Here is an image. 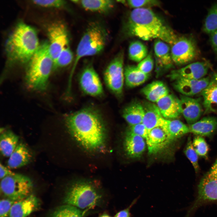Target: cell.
Wrapping results in <instances>:
<instances>
[{
  "mask_svg": "<svg viewBox=\"0 0 217 217\" xmlns=\"http://www.w3.org/2000/svg\"><path fill=\"white\" fill-rule=\"evenodd\" d=\"M179 99L181 114L189 125L199 120L203 112L201 99L181 95Z\"/></svg>",
  "mask_w": 217,
  "mask_h": 217,
  "instance_id": "14",
  "label": "cell"
},
{
  "mask_svg": "<svg viewBox=\"0 0 217 217\" xmlns=\"http://www.w3.org/2000/svg\"><path fill=\"white\" fill-rule=\"evenodd\" d=\"M124 74L126 85L130 88L136 87L143 84L148 80L149 75L142 72L137 66L132 65L125 67Z\"/></svg>",
  "mask_w": 217,
  "mask_h": 217,
  "instance_id": "28",
  "label": "cell"
},
{
  "mask_svg": "<svg viewBox=\"0 0 217 217\" xmlns=\"http://www.w3.org/2000/svg\"><path fill=\"white\" fill-rule=\"evenodd\" d=\"M156 103L162 116L165 119H176L181 114L179 98L173 94H168Z\"/></svg>",
  "mask_w": 217,
  "mask_h": 217,
  "instance_id": "18",
  "label": "cell"
},
{
  "mask_svg": "<svg viewBox=\"0 0 217 217\" xmlns=\"http://www.w3.org/2000/svg\"><path fill=\"white\" fill-rule=\"evenodd\" d=\"M143 138L130 131L128 132L124 142V147L128 156L131 158L140 157L146 147Z\"/></svg>",
  "mask_w": 217,
  "mask_h": 217,
  "instance_id": "21",
  "label": "cell"
},
{
  "mask_svg": "<svg viewBox=\"0 0 217 217\" xmlns=\"http://www.w3.org/2000/svg\"><path fill=\"white\" fill-rule=\"evenodd\" d=\"M33 184L31 179L22 174L15 173L2 179L0 190L7 198L14 201L24 199L32 194Z\"/></svg>",
  "mask_w": 217,
  "mask_h": 217,
  "instance_id": "7",
  "label": "cell"
},
{
  "mask_svg": "<svg viewBox=\"0 0 217 217\" xmlns=\"http://www.w3.org/2000/svg\"><path fill=\"white\" fill-rule=\"evenodd\" d=\"M84 212L77 207L66 204L57 208L49 217H83Z\"/></svg>",
  "mask_w": 217,
  "mask_h": 217,
  "instance_id": "33",
  "label": "cell"
},
{
  "mask_svg": "<svg viewBox=\"0 0 217 217\" xmlns=\"http://www.w3.org/2000/svg\"><path fill=\"white\" fill-rule=\"evenodd\" d=\"M124 54L118 53L109 63L104 73V79L108 88L117 96L123 92L124 74Z\"/></svg>",
  "mask_w": 217,
  "mask_h": 217,
  "instance_id": "9",
  "label": "cell"
},
{
  "mask_svg": "<svg viewBox=\"0 0 217 217\" xmlns=\"http://www.w3.org/2000/svg\"><path fill=\"white\" fill-rule=\"evenodd\" d=\"M40 201L33 194L22 200L15 201L12 205L8 217H27L38 209Z\"/></svg>",
  "mask_w": 217,
  "mask_h": 217,
  "instance_id": "17",
  "label": "cell"
},
{
  "mask_svg": "<svg viewBox=\"0 0 217 217\" xmlns=\"http://www.w3.org/2000/svg\"><path fill=\"white\" fill-rule=\"evenodd\" d=\"M210 36V44L217 58V30Z\"/></svg>",
  "mask_w": 217,
  "mask_h": 217,
  "instance_id": "43",
  "label": "cell"
},
{
  "mask_svg": "<svg viewBox=\"0 0 217 217\" xmlns=\"http://www.w3.org/2000/svg\"><path fill=\"white\" fill-rule=\"evenodd\" d=\"M211 66L210 63L207 61L189 63L182 68L173 71L168 77L173 80L180 78L199 79L205 77Z\"/></svg>",
  "mask_w": 217,
  "mask_h": 217,
  "instance_id": "12",
  "label": "cell"
},
{
  "mask_svg": "<svg viewBox=\"0 0 217 217\" xmlns=\"http://www.w3.org/2000/svg\"><path fill=\"white\" fill-rule=\"evenodd\" d=\"M184 153L192 164L195 171L196 172L198 171L199 169L198 156L193 148L191 137L188 139Z\"/></svg>",
  "mask_w": 217,
  "mask_h": 217,
  "instance_id": "34",
  "label": "cell"
},
{
  "mask_svg": "<svg viewBox=\"0 0 217 217\" xmlns=\"http://www.w3.org/2000/svg\"><path fill=\"white\" fill-rule=\"evenodd\" d=\"M99 113L86 108L71 113L65 117L71 133L85 148L94 150L100 148L105 139L104 125Z\"/></svg>",
  "mask_w": 217,
  "mask_h": 217,
  "instance_id": "2",
  "label": "cell"
},
{
  "mask_svg": "<svg viewBox=\"0 0 217 217\" xmlns=\"http://www.w3.org/2000/svg\"><path fill=\"white\" fill-rule=\"evenodd\" d=\"M154 48L157 65L165 69L171 67L174 63L171 58V49L168 44L160 39H156Z\"/></svg>",
  "mask_w": 217,
  "mask_h": 217,
  "instance_id": "23",
  "label": "cell"
},
{
  "mask_svg": "<svg viewBox=\"0 0 217 217\" xmlns=\"http://www.w3.org/2000/svg\"><path fill=\"white\" fill-rule=\"evenodd\" d=\"M137 200V198L135 199L127 207L118 212L114 217H131L130 209Z\"/></svg>",
  "mask_w": 217,
  "mask_h": 217,
  "instance_id": "42",
  "label": "cell"
},
{
  "mask_svg": "<svg viewBox=\"0 0 217 217\" xmlns=\"http://www.w3.org/2000/svg\"><path fill=\"white\" fill-rule=\"evenodd\" d=\"M148 55L147 47L142 42L135 41L130 43L128 49V56L130 59L139 62Z\"/></svg>",
  "mask_w": 217,
  "mask_h": 217,
  "instance_id": "31",
  "label": "cell"
},
{
  "mask_svg": "<svg viewBox=\"0 0 217 217\" xmlns=\"http://www.w3.org/2000/svg\"><path fill=\"white\" fill-rule=\"evenodd\" d=\"M201 94L204 113H217V72L213 74L209 84Z\"/></svg>",
  "mask_w": 217,
  "mask_h": 217,
  "instance_id": "19",
  "label": "cell"
},
{
  "mask_svg": "<svg viewBox=\"0 0 217 217\" xmlns=\"http://www.w3.org/2000/svg\"><path fill=\"white\" fill-rule=\"evenodd\" d=\"M85 9L90 11L105 13L113 8L115 2L109 0H83L78 1Z\"/></svg>",
  "mask_w": 217,
  "mask_h": 217,
  "instance_id": "30",
  "label": "cell"
},
{
  "mask_svg": "<svg viewBox=\"0 0 217 217\" xmlns=\"http://www.w3.org/2000/svg\"><path fill=\"white\" fill-rule=\"evenodd\" d=\"M144 114L143 104L134 102L126 107L123 112V116L130 125L142 123Z\"/></svg>",
  "mask_w": 217,
  "mask_h": 217,
  "instance_id": "27",
  "label": "cell"
},
{
  "mask_svg": "<svg viewBox=\"0 0 217 217\" xmlns=\"http://www.w3.org/2000/svg\"><path fill=\"white\" fill-rule=\"evenodd\" d=\"M146 140L149 154L159 153L171 142L166 133L160 127L150 130Z\"/></svg>",
  "mask_w": 217,
  "mask_h": 217,
  "instance_id": "16",
  "label": "cell"
},
{
  "mask_svg": "<svg viewBox=\"0 0 217 217\" xmlns=\"http://www.w3.org/2000/svg\"><path fill=\"white\" fill-rule=\"evenodd\" d=\"M102 193L97 186L92 183L77 182L68 189L64 201L66 204L81 209H89L100 203Z\"/></svg>",
  "mask_w": 217,
  "mask_h": 217,
  "instance_id": "6",
  "label": "cell"
},
{
  "mask_svg": "<svg viewBox=\"0 0 217 217\" xmlns=\"http://www.w3.org/2000/svg\"><path fill=\"white\" fill-rule=\"evenodd\" d=\"M108 39V33L102 24L97 22H92L89 24L78 45L69 77V83H71L72 77L80 59L84 57L93 55L100 53L104 48Z\"/></svg>",
  "mask_w": 217,
  "mask_h": 217,
  "instance_id": "5",
  "label": "cell"
},
{
  "mask_svg": "<svg viewBox=\"0 0 217 217\" xmlns=\"http://www.w3.org/2000/svg\"><path fill=\"white\" fill-rule=\"evenodd\" d=\"M171 50L173 61L178 65L191 62L198 53L196 42L191 36H179L176 42L171 45Z\"/></svg>",
  "mask_w": 217,
  "mask_h": 217,
  "instance_id": "8",
  "label": "cell"
},
{
  "mask_svg": "<svg viewBox=\"0 0 217 217\" xmlns=\"http://www.w3.org/2000/svg\"><path fill=\"white\" fill-rule=\"evenodd\" d=\"M18 137L11 131H3L0 136V150L4 156L9 157L17 145Z\"/></svg>",
  "mask_w": 217,
  "mask_h": 217,
  "instance_id": "29",
  "label": "cell"
},
{
  "mask_svg": "<svg viewBox=\"0 0 217 217\" xmlns=\"http://www.w3.org/2000/svg\"><path fill=\"white\" fill-rule=\"evenodd\" d=\"M206 175L209 176L217 178V159Z\"/></svg>",
  "mask_w": 217,
  "mask_h": 217,
  "instance_id": "45",
  "label": "cell"
},
{
  "mask_svg": "<svg viewBox=\"0 0 217 217\" xmlns=\"http://www.w3.org/2000/svg\"><path fill=\"white\" fill-rule=\"evenodd\" d=\"M99 217H111L109 215L106 213H104L101 215Z\"/></svg>",
  "mask_w": 217,
  "mask_h": 217,
  "instance_id": "46",
  "label": "cell"
},
{
  "mask_svg": "<svg viewBox=\"0 0 217 217\" xmlns=\"http://www.w3.org/2000/svg\"><path fill=\"white\" fill-rule=\"evenodd\" d=\"M49 52L54 62L68 47L69 36L65 25L61 22L51 24L47 29Z\"/></svg>",
  "mask_w": 217,
  "mask_h": 217,
  "instance_id": "10",
  "label": "cell"
},
{
  "mask_svg": "<svg viewBox=\"0 0 217 217\" xmlns=\"http://www.w3.org/2000/svg\"><path fill=\"white\" fill-rule=\"evenodd\" d=\"M193 148L198 156L205 157L207 155L209 148L204 139L201 136H197L192 141Z\"/></svg>",
  "mask_w": 217,
  "mask_h": 217,
  "instance_id": "36",
  "label": "cell"
},
{
  "mask_svg": "<svg viewBox=\"0 0 217 217\" xmlns=\"http://www.w3.org/2000/svg\"><path fill=\"white\" fill-rule=\"evenodd\" d=\"M172 142L190 133L189 126L177 119L169 120L164 118L161 126Z\"/></svg>",
  "mask_w": 217,
  "mask_h": 217,
  "instance_id": "26",
  "label": "cell"
},
{
  "mask_svg": "<svg viewBox=\"0 0 217 217\" xmlns=\"http://www.w3.org/2000/svg\"><path fill=\"white\" fill-rule=\"evenodd\" d=\"M28 64L25 77L27 87L34 91L46 90L54 66L48 42L40 44Z\"/></svg>",
  "mask_w": 217,
  "mask_h": 217,
  "instance_id": "4",
  "label": "cell"
},
{
  "mask_svg": "<svg viewBox=\"0 0 217 217\" xmlns=\"http://www.w3.org/2000/svg\"><path fill=\"white\" fill-rule=\"evenodd\" d=\"M129 6L134 9L139 8H147L146 7H151L159 5V1L155 0H141L127 1Z\"/></svg>",
  "mask_w": 217,
  "mask_h": 217,
  "instance_id": "37",
  "label": "cell"
},
{
  "mask_svg": "<svg viewBox=\"0 0 217 217\" xmlns=\"http://www.w3.org/2000/svg\"><path fill=\"white\" fill-rule=\"evenodd\" d=\"M144 114L142 123L149 131L157 127H161L164 119L156 104L150 102L143 104Z\"/></svg>",
  "mask_w": 217,
  "mask_h": 217,
  "instance_id": "20",
  "label": "cell"
},
{
  "mask_svg": "<svg viewBox=\"0 0 217 217\" xmlns=\"http://www.w3.org/2000/svg\"><path fill=\"white\" fill-rule=\"evenodd\" d=\"M128 36L146 41L160 39L172 45L178 36L173 30L149 8L134 9L130 13L124 27Z\"/></svg>",
  "mask_w": 217,
  "mask_h": 217,
  "instance_id": "1",
  "label": "cell"
},
{
  "mask_svg": "<svg viewBox=\"0 0 217 217\" xmlns=\"http://www.w3.org/2000/svg\"><path fill=\"white\" fill-rule=\"evenodd\" d=\"M15 202L8 198L1 200L0 217H8L11 207Z\"/></svg>",
  "mask_w": 217,
  "mask_h": 217,
  "instance_id": "40",
  "label": "cell"
},
{
  "mask_svg": "<svg viewBox=\"0 0 217 217\" xmlns=\"http://www.w3.org/2000/svg\"><path fill=\"white\" fill-rule=\"evenodd\" d=\"M32 2L42 7L57 8L62 7L66 3L64 1L61 0H33Z\"/></svg>",
  "mask_w": 217,
  "mask_h": 217,
  "instance_id": "39",
  "label": "cell"
},
{
  "mask_svg": "<svg viewBox=\"0 0 217 217\" xmlns=\"http://www.w3.org/2000/svg\"><path fill=\"white\" fill-rule=\"evenodd\" d=\"M154 65L153 60L151 54L140 61L137 66V68L142 72L149 74L152 70Z\"/></svg>",
  "mask_w": 217,
  "mask_h": 217,
  "instance_id": "38",
  "label": "cell"
},
{
  "mask_svg": "<svg viewBox=\"0 0 217 217\" xmlns=\"http://www.w3.org/2000/svg\"><path fill=\"white\" fill-rule=\"evenodd\" d=\"M141 92L149 102L153 103H156L169 94L167 87L160 81H154L147 84L142 89Z\"/></svg>",
  "mask_w": 217,
  "mask_h": 217,
  "instance_id": "25",
  "label": "cell"
},
{
  "mask_svg": "<svg viewBox=\"0 0 217 217\" xmlns=\"http://www.w3.org/2000/svg\"><path fill=\"white\" fill-rule=\"evenodd\" d=\"M210 78L205 77L199 79L180 78L174 81V88L182 95L191 97L201 93L207 87Z\"/></svg>",
  "mask_w": 217,
  "mask_h": 217,
  "instance_id": "15",
  "label": "cell"
},
{
  "mask_svg": "<svg viewBox=\"0 0 217 217\" xmlns=\"http://www.w3.org/2000/svg\"><path fill=\"white\" fill-rule=\"evenodd\" d=\"M203 29L205 33L210 35L217 30V2L209 10Z\"/></svg>",
  "mask_w": 217,
  "mask_h": 217,
  "instance_id": "32",
  "label": "cell"
},
{
  "mask_svg": "<svg viewBox=\"0 0 217 217\" xmlns=\"http://www.w3.org/2000/svg\"><path fill=\"white\" fill-rule=\"evenodd\" d=\"M80 83L83 91L93 96H99L103 93L102 86L97 73L91 65L86 66L80 76Z\"/></svg>",
  "mask_w": 217,
  "mask_h": 217,
  "instance_id": "13",
  "label": "cell"
},
{
  "mask_svg": "<svg viewBox=\"0 0 217 217\" xmlns=\"http://www.w3.org/2000/svg\"><path fill=\"white\" fill-rule=\"evenodd\" d=\"M31 155L26 146L21 143L17 145L7 162L10 168H20L27 164L31 159Z\"/></svg>",
  "mask_w": 217,
  "mask_h": 217,
  "instance_id": "24",
  "label": "cell"
},
{
  "mask_svg": "<svg viewBox=\"0 0 217 217\" xmlns=\"http://www.w3.org/2000/svg\"><path fill=\"white\" fill-rule=\"evenodd\" d=\"M39 45L35 30L28 25L20 22L8 38L5 51L10 61L28 63Z\"/></svg>",
  "mask_w": 217,
  "mask_h": 217,
  "instance_id": "3",
  "label": "cell"
},
{
  "mask_svg": "<svg viewBox=\"0 0 217 217\" xmlns=\"http://www.w3.org/2000/svg\"><path fill=\"white\" fill-rule=\"evenodd\" d=\"M14 173L4 166L2 163L0 164V178L2 179L8 176L13 175Z\"/></svg>",
  "mask_w": 217,
  "mask_h": 217,
  "instance_id": "44",
  "label": "cell"
},
{
  "mask_svg": "<svg viewBox=\"0 0 217 217\" xmlns=\"http://www.w3.org/2000/svg\"><path fill=\"white\" fill-rule=\"evenodd\" d=\"M129 131L142 137L145 140L149 132L142 123L131 126Z\"/></svg>",
  "mask_w": 217,
  "mask_h": 217,
  "instance_id": "41",
  "label": "cell"
},
{
  "mask_svg": "<svg viewBox=\"0 0 217 217\" xmlns=\"http://www.w3.org/2000/svg\"><path fill=\"white\" fill-rule=\"evenodd\" d=\"M189 127L190 133L201 137L210 136L217 129V118L212 116L205 117Z\"/></svg>",
  "mask_w": 217,
  "mask_h": 217,
  "instance_id": "22",
  "label": "cell"
},
{
  "mask_svg": "<svg viewBox=\"0 0 217 217\" xmlns=\"http://www.w3.org/2000/svg\"><path fill=\"white\" fill-rule=\"evenodd\" d=\"M217 200V178L205 175L198 186V195L187 215L203 203Z\"/></svg>",
  "mask_w": 217,
  "mask_h": 217,
  "instance_id": "11",
  "label": "cell"
},
{
  "mask_svg": "<svg viewBox=\"0 0 217 217\" xmlns=\"http://www.w3.org/2000/svg\"><path fill=\"white\" fill-rule=\"evenodd\" d=\"M73 58V53L69 47H67L61 53L54 63V68H63L69 65Z\"/></svg>",
  "mask_w": 217,
  "mask_h": 217,
  "instance_id": "35",
  "label": "cell"
}]
</instances>
